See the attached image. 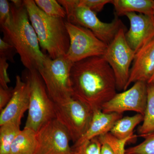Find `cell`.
<instances>
[{
    "mask_svg": "<svg viewBox=\"0 0 154 154\" xmlns=\"http://www.w3.org/2000/svg\"><path fill=\"white\" fill-rule=\"evenodd\" d=\"M70 79L72 97L94 111L101 110L117 94L113 70L103 56L92 57L73 63Z\"/></svg>",
    "mask_w": 154,
    "mask_h": 154,
    "instance_id": "cell-1",
    "label": "cell"
},
{
    "mask_svg": "<svg viewBox=\"0 0 154 154\" xmlns=\"http://www.w3.org/2000/svg\"><path fill=\"white\" fill-rule=\"evenodd\" d=\"M11 10V23L2 28L4 39L14 46L22 64L28 70L38 71L48 55L40 50L38 37L24 4L20 7L12 4Z\"/></svg>",
    "mask_w": 154,
    "mask_h": 154,
    "instance_id": "cell-2",
    "label": "cell"
},
{
    "mask_svg": "<svg viewBox=\"0 0 154 154\" xmlns=\"http://www.w3.org/2000/svg\"><path fill=\"white\" fill-rule=\"evenodd\" d=\"M23 2L40 46L53 60L66 56L70 39L63 19L47 16L33 0H24Z\"/></svg>",
    "mask_w": 154,
    "mask_h": 154,
    "instance_id": "cell-3",
    "label": "cell"
},
{
    "mask_svg": "<svg viewBox=\"0 0 154 154\" xmlns=\"http://www.w3.org/2000/svg\"><path fill=\"white\" fill-rule=\"evenodd\" d=\"M57 1L66 12L67 22L89 29L108 45L119 30L125 28L122 22L116 16L110 23L102 22L93 11L79 6L78 0Z\"/></svg>",
    "mask_w": 154,
    "mask_h": 154,
    "instance_id": "cell-4",
    "label": "cell"
},
{
    "mask_svg": "<svg viewBox=\"0 0 154 154\" xmlns=\"http://www.w3.org/2000/svg\"><path fill=\"white\" fill-rule=\"evenodd\" d=\"M73 64L65 56L54 60L48 56L38 70L54 103L63 102L72 97L70 72Z\"/></svg>",
    "mask_w": 154,
    "mask_h": 154,
    "instance_id": "cell-5",
    "label": "cell"
},
{
    "mask_svg": "<svg viewBox=\"0 0 154 154\" xmlns=\"http://www.w3.org/2000/svg\"><path fill=\"white\" fill-rule=\"evenodd\" d=\"M30 83V103L25 128L38 132L48 122L56 119L54 103L38 71H29Z\"/></svg>",
    "mask_w": 154,
    "mask_h": 154,
    "instance_id": "cell-6",
    "label": "cell"
},
{
    "mask_svg": "<svg viewBox=\"0 0 154 154\" xmlns=\"http://www.w3.org/2000/svg\"><path fill=\"white\" fill-rule=\"evenodd\" d=\"M54 107L56 118L66 128L71 141L75 143L88 130L94 110L73 97L54 103Z\"/></svg>",
    "mask_w": 154,
    "mask_h": 154,
    "instance_id": "cell-7",
    "label": "cell"
},
{
    "mask_svg": "<svg viewBox=\"0 0 154 154\" xmlns=\"http://www.w3.org/2000/svg\"><path fill=\"white\" fill-rule=\"evenodd\" d=\"M125 28L118 31L108 45L103 57L111 67L119 91H125L129 80L130 66L136 53L128 43L125 37Z\"/></svg>",
    "mask_w": 154,
    "mask_h": 154,
    "instance_id": "cell-8",
    "label": "cell"
},
{
    "mask_svg": "<svg viewBox=\"0 0 154 154\" xmlns=\"http://www.w3.org/2000/svg\"><path fill=\"white\" fill-rule=\"evenodd\" d=\"M69 37L66 57L73 63L95 56H103L108 45L99 39L91 30L66 21Z\"/></svg>",
    "mask_w": 154,
    "mask_h": 154,
    "instance_id": "cell-9",
    "label": "cell"
},
{
    "mask_svg": "<svg viewBox=\"0 0 154 154\" xmlns=\"http://www.w3.org/2000/svg\"><path fill=\"white\" fill-rule=\"evenodd\" d=\"M36 134L35 154H72L69 133L56 118L45 125Z\"/></svg>",
    "mask_w": 154,
    "mask_h": 154,
    "instance_id": "cell-10",
    "label": "cell"
},
{
    "mask_svg": "<svg viewBox=\"0 0 154 154\" xmlns=\"http://www.w3.org/2000/svg\"><path fill=\"white\" fill-rule=\"evenodd\" d=\"M147 100V83L138 82L131 88L116 94L102 106L105 113H118L132 111L144 115Z\"/></svg>",
    "mask_w": 154,
    "mask_h": 154,
    "instance_id": "cell-11",
    "label": "cell"
},
{
    "mask_svg": "<svg viewBox=\"0 0 154 154\" xmlns=\"http://www.w3.org/2000/svg\"><path fill=\"white\" fill-rule=\"evenodd\" d=\"M30 83L28 76L25 81L17 75L16 85L10 102L0 114V125L12 121L21 122L30 103Z\"/></svg>",
    "mask_w": 154,
    "mask_h": 154,
    "instance_id": "cell-12",
    "label": "cell"
},
{
    "mask_svg": "<svg viewBox=\"0 0 154 154\" xmlns=\"http://www.w3.org/2000/svg\"><path fill=\"white\" fill-rule=\"evenodd\" d=\"M125 16L130 23L125 37L130 47L136 53L154 38V17L153 15L127 13Z\"/></svg>",
    "mask_w": 154,
    "mask_h": 154,
    "instance_id": "cell-13",
    "label": "cell"
},
{
    "mask_svg": "<svg viewBox=\"0 0 154 154\" xmlns=\"http://www.w3.org/2000/svg\"><path fill=\"white\" fill-rule=\"evenodd\" d=\"M154 74V38L136 53L126 90L132 83H148Z\"/></svg>",
    "mask_w": 154,
    "mask_h": 154,
    "instance_id": "cell-14",
    "label": "cell"
},
{
    "mask_svg": "<svg viewBox=\"0 0 154 154\" xmlns=\"http://www.w3.org/2000/svg\"><path fill=\"white\" fill-rule=\"evenodd\" d=\"M122 117V114L118 113H105L101 110H94L90 126L85 134L74 143L72 148L79 146L92 139L110 132L117 120Z\"/></svg>",
    "mask_w": 154,
    "mask_h": 154,
    "instance_id": "cell-15",
    "label": "cell"
},
{
    "mask_svg": "<svg viewBox=\"0 0 154 154\" xmlns=\"http://www.w3.org/2000/svg\"><path fill=\"white\" fill-rule=\"evenodd\" d=\"M116 16H125L127 13L136 12L139 14L153 15L154 11V0H113Z\"/></svg>",
    "mask_w": 154,
    "mask_h": 154,
    "instance_id": "cell-16",
    "label": "cell"
},
{
    "mask_svg": "<svg viewBox=\"0 0 154 154\" xmlns=\"http://www.w3.org/2000/svg\"><path fill=\"white\" fill-rule=\"evenodd\" d=\"M37 146L36 133L24 128L15 138L10 154H35Z\"/></svg>",
    "mask_w": 154,
    "mask_h": 154,
    "instance_id": "cell-17",
    "label": "cell"
},
{
    "mask_svg": "<svg viewBox=\"0 0 154 154\" xmlns=\"http://www.w3.org/2000/svg\"><path fill=\"white\" fill-rule=\"evenodd\" d=\"M144 116L140 113L131 116L122 117L117 120L110 133L119 139L134 136V130L143 120Z\"/></svg>",
    "mask_w": 154,
    "mask_h": 154,
    "instance_id": "cell-18",
    "label": "cell"
},
{
    "mask_svg": "<svg viewBox=\"0 0 154 154\" xmlns=\"http://www.w3.org/2000/svg\"><path fill=\"white\" fill-rule=\"evenodd\" d=\"M21 122H10L0 125V154H10L12 143L21 131Z\"/></svg>",
    "mask_w": 154,
    "mask_h": 154,
    "instance_id": "cell-19",
    "label": "cell"
},
{
    "mask_svg": "<svg viewBox=\"0 0 154 154\" xmlns=\"http://www.w3.org/2000/svg\"><path fill=\"white\" fill-rule=\"evenodd\" d=\"M154 131V83L147 84V100L143 123L138 128L139 136Z\"/></svg>",
    "mask_w": 154,
    "mask_h": 154,
    "instance_id": "cell-20",
    "label": "cell"
},
{
    "mask_svg": "<svg viewBox=\"0 0 154 154\" xmlns=\"http://www.w3.org/2000/svg\"><path fill=\"white\" fill-rule=\"evenodd\" d=\"M36 5L50 17L64 19L66 17V12L62 6L55 0H35Z\"/></svg>",
    "mask_w": 154,
    "mask_h": 154,
    "instance_id": "cell-21",
    "label": "cell"
},
{
    "mask_svg": "<svg viewBox=\"0 0 154 154\" xmlns=\"http://www.w3.org/2000/svg\"><path fill=\"white\" fill-rule=\"evenodd\" d=\"M136 135L119 139L113 136L110 133H107L98 137L101 143H105L110 146L114 154H125V146L128 142L136 138Z\"/></svg>",
    "mask_w": 154,
    "mask_h": 154,
    "instance_id": "cell-22",
    "label": "cell"
},
{
    "mask_svg": "<svg viewBox=\"0 0 154 154\" xmlns=\"http://www.w3.org/2000/svg\"><path fill=\"white\" fill-rule=\"evenodd\" d=\"M140 137L145 139L143 141L126 149L125 154H154V131Z\"/></svg>",
    "mask_w": 154,
    "mask_h": 154,
    "instance_id": "cell-23",
    "label": "cell"
},
{
    "mask_svg": "<svg viewBox=\"0 0 154 154\" xmlns=\"http://www.w3.org/2000/svg\"><path fill=\"white\" fill-rule=\"evenodd\" d=\"M102 146L98 137L87 141L72 149L77 154H101Z\"/></svg>",
    "mask_w": 154,
    "mask_h": 154,
    "instance_id": "cell-24",
    "label": "cell"
},
{
    "mask_svg": "<svg viewBox=\"0 0 154 154\" xmlns=\"http://www.w3.org/2000/svg\"><path fill=\"white\" fill-rule=\"evenodd\" d=\"M111 2L110 0H78V4L97 14L103 10L105 5Z\"/></svg>",
    "mask_w": 154,
    "mask_h": 154,
    "instance_id": "cell-25",
    "label": "cell"
},
{
    "mask_svg": "<svg viewBox=\"0 0 154 154\" xmlns=\"http://www.w3.org/2000/svg\"><path fill=\"white\" fill-rule=\"evenodd\" d=\"M11 5L7 0H0V24L1 27L8 25L11 22Z\"/></svg>",
    "mask_w": 154,
    "mask_h": 154,
    "instance_id": "cell-26",
    "label": "cell"
},
{
    "mask_svg": "<svg viewBox=\"0 0 154 154\" xmlns=\"http://www.w3.org/2000/svg\"><path fill=\"white\" fill-rule=\"evenodd\" d=\"M17 51L13 45L0 38V57L5 58L11 62H14V56Z\"/></svg>",
    "mask_w": 154,
    "mask_h": 154,
    "instance_id": "cell-27",
    "label": "cell"
},
{
    "mask_svg": "<svg viewBox=\"0 0 154 154\" xmlns=\"http://www.w3.org/2000/svg\"><path fill=\"white\" fill-rule=\"evenodd\" d=\"M7 61L5 58L0 57V87L5 89L9 88L8 84L11 82L7 72L9 67Z\"/></svg>",
    "mask_w": 154,
    "mask_h": 154,
    "instance_id": "cell-28",
    "label": "cell"
},
{
    "mask_svg": "<svg viewBox=\"0 0 154 154\" xmlns=\"http://www.w3.org/2000/svg\"><path fill=\"white\" fill-rule=\"evenodd\" d=\"M14 89L13 88L5 89L0 87V111H2L10 102L13 96Z\"/></svg>",
    "mask_w": 154,
    "mask_h": 154,
    "instance_id": "cell-29",
    "label": "cell"
},
{
    "mask_svg": "<svg viewBox=\"0 0 154 154\" xmlns=\"http://www.w3.org/2000/svg\"><path fill=\"white\" fill-rule=\"evenodd\" d=\"M102 144L101 154H114L110 146L105 143H101Z\"/></svg>",
    "mask_w": 154,
    "mask_h": 154,
    "instance_id": "cell-30",
    "label": "cell"
},
{
    "mask_svg": "<svg viewBox=\"0 0 154 154\" xmlns=\"http://www.w3.org/2000/svg\"><path fill=\"white\" fill-rule=\"evenodd\" d=\"M13 5L17 7H20L24 5L23 1L20 0H12L11 1Z\"/></svg>",
    "mask_w": 154,
    "mask_h": 154,
    "instance_id": "cell-31",
    "label": "cell"
},
{
    "mask_svg": "<svg viewBox=\"0 0 154 154\" xmlns=\"http://www.w3.org/2000/svg\"><path fill=\"white\" fill-rule=\"evenodd\" d=\"M154 83V74L152 76V77L151 79L149 81L147 84H150V83Z\"/></svg>",
    "mask_w": 154,
    "mask_h": 154,
    "instance_id": "cell-32",
    "label": "cell"
},
{
    "mask_svg": "<svg viewBox=\"0 0 154 154\" xmlns=\"http://www.w3.org/2000/svg\"><path fill=\"white\" fill-rule=\"evenodd\" d=\"M72 154H76L74 152H73Z\"/></svg>",
    "mask_w": 154,
    "mask_h": 154,
    "instance_id": "cell-33",
    "label": "cell"
},
{
    "mask_svg": "<svg viewBox=\"0 0 154 154\" xmlns=\"http://www.w3.org/2000/svg\"><path fill=\"white\" fill-rule=\"evenodd\" d=\"M153 17H154V11L153 15Z\"/></svg>",
    "mask_w": 154,
    "mask_h": 154,
    "instance_id": "cell-34",
    "label": "cell"
}]
</instances>
